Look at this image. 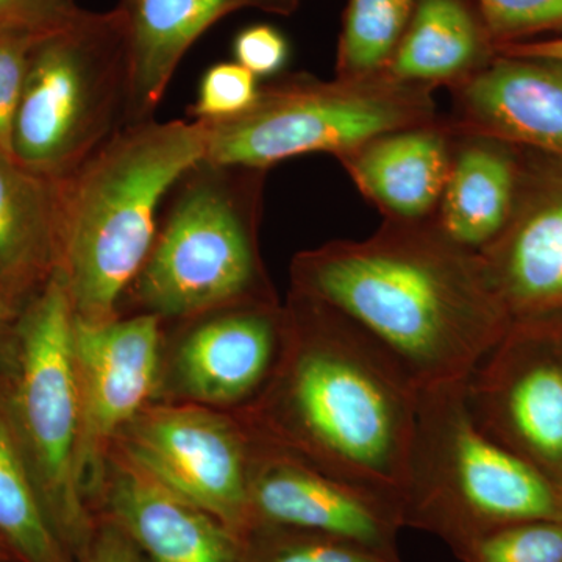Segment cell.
Wrapping results in <instances>:
<instances>
[{"label": "cell", "mask_w": 562, "mask_h": 562, "mask_svg": "<svg viewBox=\"0 0 562 562\" xmlns=\"http://www.w3.org/2000/svg\"><path fill=\"white\" fill-rule=\"evenodd\" d=\"M290 272L292 291L349 317L420 390L464 382L513 322L480 254L435 217L383 220L369 238L299 251Z\"/></svg>", "instance_id": "1"}, {"label": "cell", "mask_w": 562, "mask_h": 562, "mask_svg": "<svg viewBox=\"0 0 562 562\" xmlns=\"http://www.w3.org/2000/svg\"><path fill=\"white\" fill-rule=\"evenodd\" d=\"M272 379L243 412L254 438L401 502L420 387L327 303L290 290Z\"/></svg>", "instance_id": "2"}, {"label": "cell", "mask_w": 562, "mask_h": 562, "mask_svg": "<svg viewBox=\"0 0 562 562\" xmlns=\"http://www.w3.org/2000/svg\"><path fill=\"white\" fill-rule=\"evenodd\" d=\"M202 122L127 125L57 180L58 268L74 317L102 324L149 257L162 205L177 181L205 160Z\"/></svg>", "instance_id": "3"}, {"label": "cell", "mask_w": 562, "mask_h": 562, "mask_svg": "<svg viewBox=\"0 0 562 562\" xmlns=\"http://www.w3.org/2000/svg\"><path fill=\"white\" fill-rule=\"evenodd\" d=\"M266 172L192 166L166 198L120 316L151 314L171 324L222 306L279 302L261 254Z\"/></svg>", "instance_id": "4"}, {"label": "cell", "mask_w": 562, "mask_h": 562, "mask_svg": "<svg viewBox=\"0 0 562 562\" xmlns=\"http://www.w3.org/2000/svg\"><path fill=\"white\" fill-rule=\"evenodd\" d=\"M401 505L405 528L452 552L503 525L562 520L560 487L476 427L462 383L420 390Z\"/></svg>", "instance_id": "5"}, {"label": "cell", "mask_w": 562, "mask_h": 562, "mask_svg": "<svg viewBox=\"0 0 562 562\" xmlns=\"http://www.w3.org/2000/svg\"><path fill=\"white\" fill-rule=\"evenodd\" d=\"M74 312L60 277L27 302L0 366V412L52 530L80 562L95 520L77 468L80 412L72 362Z\"/></svg>", "instance_id": "6"}, {"label": "cell", "mask_w": 562, "mask_h": 562, "mask_svg": "<svg viewBox=\"0 0 562 562\" xmlns=\"http://www.w3.org/2000/svg\"><path fill=\"white\" fill-rule=\"evenodd\" d=\"M441 120L435 90L386 72L333 80L297 72L261 83L257 101L238 116L199 122L205 161L268 171L306 154L339 158L384 133Z\"/></svg>", "instance_id": "7"}, {"label": "cell", "mask_w": 562, "mask_h": 562, "mask_svg": "<svg viewBox=\"0 0 562 562\" xmlns=\"http://www.w3.org/2000/svg\"><path fill=\"white\" fill-rule=\"evenodd\" d=\"M131 47L125 5L88 11L40 40L11 133L14 160L52 180L69 176L127 127Z\"/></svg>", "instance_id": "8"}, {"label": "cell", "mask_w": 562, "mask_h": 562, "mask_svg": "<svg viewBox=\"0 0 562 562\" xmlns=\"http://www.w3.org/2000/svg\"><path fill=\"white\" fill-rule=\"evenodd\" d=\"M462 391L476 427L562 491V314L513 319Z\"/></svg>", "instance_id": "9"}, {"label": "cell", "mask_w": 562, "mask_h": 562, "mask_svg": "<svg viewBox=\"0 0 562 562\" xmlns=\"http://www.w3.org/2000/svg\"><path fill=\"white\" fill-rule=\"evenodd\" d=\"M111 449L236 535L250 528L251 436L236 414L180 402H151Z\"/></svg>", "instance_id": "10"}, {"label": "cell", "mask_w": 562, "mask_h": 562, "mask_svg": "<svg viewBox=\"0 0 562 562\" xmlns=\"http://www.w3.org/2000/svg\"><path fill=\"white\" fill-rule=\"evenodd\" d=\"M157 401L238 413L257 401L279 364L283 303H241L162 324Z\"/></svg>", "instance_id": "11"}, {"label": "cell", "mask_w": 562, "mask_h": 562, "mask_svg": "<svg viewBox=\"0 0 562 562\" xmlns=\"http://www.w3.org/2000/svg\"><path fill=\"white\" fill-rule=\"evenodd\" d=\"M162 346L165 327L151 314H125L102 324L74 317L80 412L77 468L91 512L114 439L140 409L157 401Z\"/></svg>", "instance_id": "12"}, {"label": "cell", "mask_w": 562, "mask_h": 562, "mask_svg": "<svg viewBox=\"0 0 562 562\" xmlns=\"http://www.w3.org/2000/svg\"><path fill=\"white\" fill-rule=\"evenodd\" d=\"M249 508L250 528L316 531L401 558L398 535L405 524L397 498L330 475L254 436Z\"/></svg>", "instance_id": "13"}, {"label": "cell", "mask_w": 562, "mask_h": 562, "mask_svg": "<svg viewBox=\"0 0 562 562\" xmlns=\"http://www.w3.org/2000/svg\"><path fill=\"white\" fill-rule=\"evenodd\" d=\"M480 257L512 319L562 314V162L525 150L512 217Z\"/></svg>", "instance_id": "14"}, {"label": "cell", "mask_w": 562, "mask_h": 562, "mask_svg": "<svg viewBox=\"0 0 562 562\" xmlns=\"http://www.w3.org/2000/svg\"><path fill=\"white\" fill-rule=\"evenodd\" d=\"M454 135L483 136L562 162V60L495 55L450 88Z\"/></svg>", "instance_id": "15"}, {"label": "cell", "mask_w": 562, "mask_h": 562, "mask_svg": "<svg viewBox=\"0 0 562 562\" xmlns=\"http://www.w3.org/2000/svg\"><path fill=\"white\" fill-rule=\"evenodd\" d=\"M92 513L116 525L144 562H244L241 536L114 449Z\"/></svg>", "instance_id": "16"}, {"label": "cell", "mask_w": 562, "mask_h": 562, "mask_svg": "<svg viewBox=\"0 0 562 562\" xmlns=\"http://www.w3.org/2000/svg\"><path fill=\"white\" fill-rule=\"evenodd\" d=\"M453 157V135L438 124L376 136L338 158L357 190L383 220L436 216Z\"/></svg>", "instance_id": "17"}, {"label": "cell", "mask_w": 562, "mask_h": 562, "mask_svg": "<svg viewBox=\"0 0 562 562\" xmlns=\"http://www.w3.org/2000/svg\"><path fill=\"white\" fill-rule=\"evenodd\" d=\"M301 0H125L131 47L127 125L154 120L192 44L222 18L244 9L290 14Z\"/></svg>", "instance_id": "18"}, {"label": "cell", "mask_w": 562, "mask_h": 562, "mask_svg": "<svg viewBox=\"0 0 562 562\" xmlns=\"http://www.w3.org/2000/svg\"><path fill=\"white\" fill-rule=\"evenodd\" d=\"M452 135V166L435 220L453 243L480 254L512 217L525 150L483 136Z\"/></svg>", "instance_id": "19"}, {"label": "cell", "mask_w": 562, "mask_h": 562, "mask_svg": "<svg viewBox=\"0 0 562 562\" xmlns=\"http://www.w3.org/2000/svg\"><path fill=\"white\" fill-rule=\"evenodd\" d=\"M57 268V180L0 151V290L31 301Z\"/></svg>", "instance_id": "20"}, {"label": "cell", "mask_w": 562, "mask_h": 562, "mask_svg": "<svg viewBox=\"0 0 562 562\" xmlns=\"http://www.w3.org/2000/svg\"><path fill=\"white\" fill-rule=\"evenodd\" d=\"M495 55L483 20L476 21L462 0H417L386 74L435 91L450 90L490 65Z\"/></svg>", "instance_id": "21"}, {"label": "cell", "mask_w": 562, "mask_h": 562, "mask_svg": "<svg viewBox=\"0 0 562 562\" xmlns=\"http://www.w3.org/2000/svg\"><path fill=\"white\" fill-rule=\"evenodd\" d=\"M0 536L24 562H76L52 530L38 492L0 412Z\"/></svg>", "instance_id": "22"}, {"label": "cell", "mask_w": 562, "mask_h": 562, "mask_svg": "<svg viewBox=\"0 0 562 562\" xmlns=\"http://www.w3.org/2000/svg\"><path fill=\"white\" fill-rule=\"evenodd\" d=\"M417 0H349L336 77L362 79L386 72L412 22Z\"/></svg>", "instance_id": "23"}, {"label": "cell", "mask_w": 562, "mask_h": 562, "mask_svg": "<svg viewBox=\"0 0 562 562\" xmlns=\"http://www.w3.org/2000/svg\"><path fill=\"white\" fill-rule=\"evenodd\" d=\"M243 546L244 562H403L335 536L272 525L251 527Z\"/></svg>", "instance_id": "24"}, {"label": "cell", "mask_w": 562, "mask_h": 562, "mask_svg": "<svg viewBox=\"0 0 562 562\" xmlns=\"http://www.w3.org/2000/svg\"><path fill=\"white\" fill-rule=\"evenodd\" d=\"M461 562H562V520H520L454 550Z\"/></svg>", "instance_id": "25"}, {"label": "cell", "mask_w": 562, "mask_h": 562, "mask_svg": "<svg viewBox=\"0 0 562 562\" xmlns=\"http://www.w3.org/2000/svg\"><path fill=\"white\" fill-rule=\"evenodd\" d=\"M479 5L495 49L543 33L562 35V0H479Z\"/></svg>", "instance_id": "26"}, {"label": "cell", "mask_w": 562, "mask_h": 562, "mask_svg": "<svg viewBox=\"0 0 562 562\" xmlns=\"http://www.w3.org/2000/svg\"><path fill=\"white\" fill-rule=\"evenodd\" d=\"M260 83L239 63H217L203 74L198 99L190 114L195 121L228 120L249 110L257 101Z\"/></svg>", "instance_id": "27"}, {"label": "cell", "mask_w": 562, "mask_h": 562, "mask_svg": "<svg viewBox=\"0 0 562 562\" xmlns=\"http://www.w3.org/2000/svg\"><path fill=\"white\" fill-rule=\"evenodd\" d=\"M87 13L76 0H0V33L43 38L72 27Z\"/></svg>", "instance_id": "28"}, {"label": "cell", "mask_w": 562, "mask_h": 562, "mask_svg": "<svg viewBox=\"0 0 562 562\" xmlns=\"http://www.w3.org/2000/svg\"><path fill=\"white\" fill-rule=\"evenodd\" d=\"M46 38V36H43ZM40 36L0 33V151L11 155V133L27 76L32 52ZM13 157V155H11Z\"/></svg>", "instance_id": "29"}, {"label": "cell", "mask_w": 562, "mask_h": 562, "mask_svg": "<svg viewBox=\"0 0 562 562\" xmlns=\"http://www.w3.org/2000/svg\"><path fill=\"white\" fill-rule=\"evenodd\" d=\"M233 57L257 79L269 80L280 76L290 60V44L272 25H250L233 41Z\"/></svg>", "instance_id": "30"}, {"label": "cell", "mask_w": 562, "mask_h": 562, "mask_svg": "<svg viewBox=\"0 0 562 562\" xmlns=\"http://www.w3.org/2000/svg\"><path fill=\"white\" fill-rule=\"evenodd\" d=\"M94 536L80 562H144L131 539L110 520L95 517Z\"/></svg>", "instance_id": "31"}, {"label": "cell", "mask_w": 562, "mask_h": 562, "mask_svg": "<svg viewBox=\"0 0 562 562\" xmlns=\"http://www.w3.org/2000/svg\"><path fill=\"white\" fill-rule=\"evenodd\" d=\"M27 302L0 290V366L9 353L18 321H20Z\"/></svg>", "instance_id": "32"}, {"label": "cell", "mask_w": 562, "mask_h": 562, "mask_svg": "<svg viewBox=\"0 0 562 562\" xmlns=\"http://www.w3.org/2000/svg\"><path fill=\"white\" fill-rule=\"evenodd\" d=\"M495 52L501 55H516V57H546L562 60V35L505 44L497 47Z\"/></svg>", "instance_id": "33"}, {"label": "cell", "mask_w": 562, "mask_h": 562, "mask_svg": "<svg viewBox=\"0 0 562 562\" xmlns=\"http://www.w3.org/2000/svg\"><path fill=\"white\" fill-rule=\"evenodd\" d=\"M0 562H24L9 546V542L0 536Z\"/></svg>", "instance_id": "34"}]
</instances>
